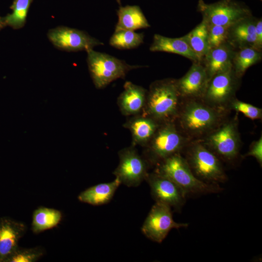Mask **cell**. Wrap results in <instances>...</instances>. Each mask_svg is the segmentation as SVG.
Listing matches in <instances>:
<instances>
[{
	"label": "cell",
	"instance_id": "1",
	"mask_svg": "<svg viewBox=\"0 0 262 262\" xmlns=\"http://www.w3.org/2000/svg\"><path fill=\"white\" fill-rule=\"evenodd\" d=\"M230 112L211 106L202 99L182 100L174 121L187 139L198 141L217 128Z\"/></svg>",
	"mask_w": 262,
	"mask_h": 262
},
{
	"label": "cell",
	"instance_id": "2",
	"mask_svg": "<svg viewBox=\"0 0 262 262\" xmlns=\"http://www.w3.org/2000/svg\"><path fill=\"white\" fill-rule=\"evenodd\" d=\"M154 171L175 183L187 197L219 193L223 190L220 185L207 183L197 179L180 153L174 154L157 164Z\"/></svg>",
	"mask_w": 262,
	"mask_h": 262
},
{
	"label": "cell",
	"instance_id": "3",
	"mask_svg": "<svg viewBox=\"0 0 262 262\" xmlns=\"http://www.w3.org/2000/svg\"><path fill=\"white\" fill-rule=\"evenodd\" d=\"M181 101L176 79L157 80L150 85L144 109L146 115L160 123L174 121Z\"/></svg>",
	"mask_w": 262,
	"mask_h": 262
},
{
	"label": "cell",
	"instance_id": "4",
	"mask_svg": "<svg viewBox=\"0 0 262 262\" xmlns=\"http://www.w3.org/2000/svg\"><path fill=\"white\" fill-rule=\"evenodd\" d=\"M180 154L194 175L200 180L220 185L228 180L223 163L200 141H189Z\"/></svg>",
	"mask_w": 262,
	"mask_h": 262
},
{
	"label": "cell",
	"instance_id": "5",
	"mask_svg": "<svg viewBox=\"0 0 262 262\" xmlns=\"http://www.w3.org/2000/svg\"><path fill=\"white\" fill-rule=\"evenodd\" d=\"M238 124L236 112L233 117L229 116L217 128L198 141L222 163L233 165L241 157L242 141Z\"/></svg>",
	"mask_w": 262,
	"mask_h": 262
},
{
	"label": "cell",
	"instance_id": "6",
	"mask_svg": "<svg viewBox=\"0 0 262 262\" xmlns=\"http://www.w3.org/2000/svg\"><path fill=\"white\" fill-rule=\"evenodd\" d=\"M87 62L89 73L95 87L98 89L105 87L111 82L123 79L131 70L144 67L130 65L105 53L87 50Z\"/></svg>",
	"mask_w": 262,
	"mask_h": 262
},
{
	"label": "cell",
	"instance_id": "7",
	"mask_svg": "<svg viewBox=\"0 0 262 262\" xmlns=\"http://www.w3.org/2000/svg\"><path fill=\"white\" fill-rule=\"evenodd\" d=\"M189 141L175 121L162 123L147 145L148 160L156 165L167 157L180 153Z\"/></svg>",
	"mask_w": 262,
	"mask_h": 262
},
{
	"label": "cell",
	"instance_id": "8",
	"mask_svg": "<svg viewBox=\"0 0 262 262\" xmlns=\"http://www.w3.org/2000/svg\"><path fill=\"white\" fill-rule=\"evenodd\" d=\"M197 9L208 25L230 26L252 16L247 6L234 0H220L212 3L199 0Z\"/></svg>",
	"mask_w": 262,
	"mask_h": 262
},
{
	"label": "cell",
	"instance_id": "9",
	"mask_svg": "<svg viewBox=\"0 0 262 262\" xmlns=\"http://www.w3.org/2000/svg\"><path fill=\"white\" fill-rule=\"evenodd\" d=\"M241 79L233 68L214 75L209 80L202 100L211 106L230 111L229 106L236 98Z\"/></svg>",
	"mask_w": 262,
	"mask_h": 262
},
{
	"label": "cell",
	"instance_id": "10",
	"mask_svg": "<svg viewBox=\"0 0 262 262\" xmlns=\"http://www.w3.org/2000/svg\"><path fill=\"white\" fill-rule=\"evenodd\" d=\"M188 223H177L173 219L171 208L156 202L142 228L144 234L153 241L160 243L173 229L186 228Z\"/></svg>",
	"mask_w": 262,
	"mask_h": 262
},
{
	"label": "cell",
	"instance_id": "11",
	"mask_svg": "<svg viewBox=\"0 0 262 262\" xmlns=\"http://www.w3.org/2000/svg\"><path fill=\"white\" fill-rule=\"evenodd\" d=\"M119 163L113 174L121 183L136 187L145 180L148 163L138 153L134 147L125 148L118 153Z\"/></svg>",
	"mask_w": 262,
	"mask_h": 262
},
{
	"label": "cell",
	"instance_id": "12",
	"mask_svg": "<svg viewBox=\"0 0 262 262\" xmlns=\"http://www.w3.org/2000/svg\"><path fill=\"white\" fill-rule=\"evenodd\" d=\"M47 36L55 48L66 51H87L97 46L103 45L84 31L66 26L49 30Z\"/></svg>",
	"mask_w": 262,
	"mask_h": 262
},
{
	"label": "cell",
	"instance_id": "13",
	"mask_svg": "<svg viewBox=\"0 0 262 262\" xmlns=\"http://www.w3.org/2000/svg\"><path fill=\"white\" fill-rule=\"evenodd\" d=\"M145 180L156 202L166 204L178 212L181 210L187 196L175 183L155 171L148 173Z\"/></svg>",
	"mask_w": 262,
	"mask_h": 262
},
{
	"label": "cell",
	"instance_id": "14",
	"mask_svg": "<svg viewBox=\"0 0 262 262\" xmlns=\"http://www.w3.org/2000/svg\"><path fill=\"white\" fill-rule=\"evenodd\" d=\"M209 78L201 62H193L186 73L176 80V85L181 100L202 99Z\"/></svg>",
	"mask_w": 262,
	"mask_h": 262
},
{
	"label": "cell",
	"instance_id": "15",
	"mask_svg": "<svg viewBox=\"0 0 262 262\" xmlns=\"http://www.w3.org/2000/svg\"><path fill=\"white\" fill-rule=\"evenodd\" d=\"M27 230L23 222L7 217L0 218V262H5L18 246Z\"/></svg>",
	"mask_w": 262,
	"mask_h": 262
},
{
	"label": "cell",
	"instance_id": "16",
	"mask_svg": "<svg viewBox=\"0 0 262 262\" xmlns=\"http://www.w3.org/2000/svg\"><path fill=\"white\" fill-rule=\"evenodd\" d=\"M235 49L228 42L209 49L201 62L209 79L217 74L232 68Z\"/></svg>",
	"mask_w": 262,
	"mask_h": 262
},
{
	"label": "cell",
	"instance_id": "17",
	"mask_svg": "<svg viewBox=\"0 0 262 262\" xmlns=\"http://www.w3.org/2000/svg\"><path fill=\"white\" fill-rule=\"evenodd\" d=\"M147 90L131 82H126L124 90L119 95L117 103L122 114L125 115H136L144 108Z\"/></svg>",
	"mask_w": 262,
	"mask_h": 262
},
{
	"label": "cell",
	"instance_id": "18",
	"mask_svg": "<svg viewBox=\"0 0 262 262\" xmlns=\"http://www.w3.org/2000/svg\"><path fill=\"white\" fill-rule=\"evenodd\" d=\"M256 18L251 16L244 18L229 27L228 43L234 49L253 47L256 46Z\"/></svg>",
	"mask_w": 262,
	"mask_h": 262
},
{
	"label": "cell",
	"instance_id": "19",
	"mask_svg": "<svg viewBox=\"0 0 262 262\" xmlns=\"http://www.w3.org/2000/svg\"><path fill=\"white\" fill-rule=\"evenodd\" d=\"M160 124L154 119L146 115L130 118L124 124V127L130 131L133 146H147Z\"/></svg>",
	"mask_w": 262,
	"mask_h": 262
},
{
	"label": "cell",
	"instance_id": "20",
	"mask_svg": "<svg viewBox=\"0 0 262 262\" xmlns=\"http://www.w3.org/2000/svg\"><path fill=\"white\" fill-rule=\"evenodd\" d=\"M149 50L175 53L185 57L193 62H200L196 53L182 36L170 38L155 34Z\"/></svg>",
	"mask_w": 262,
	"mask_h": 262
},
{
	"label": "cell",
	"instance_id": "21",
	"mask_svg": "<svg viewBox=\"0 0 262 262\" xmlns=\"http://www.w3.org/2000/svg\"><path fill=\"white\" fill-rule=\"evenodd\" d=\"M121 183L119 179L116 178L111 182L91 186L82 192L78 199L81 202L94 206L106 204L112 199Z\"/></svg>",
	"mask_w": 262,
	"mask_h": 262
},
{
	"label": "cell",
	"instance_id": "22",
	"mask_svg": "<svg viewBox=\"0 0 262 262\" xmlns=\"http://www.w3.org/2000/svg\"><path fill=\"white\" fill-rule=\"evenodd\" d=\"M117 14L118 19L115 31L126 30L135 31L150 26L139 6H120Z\"/></svg>",
	"mask_w": 262,
	"mask_h": 262
},
{
	"label": "cell",
	"instance_id": "23",
	"mask_svg": "<svg viewBox=\"0 0 262 262\" xmlns=\"http://www.w3.org/2000/svg\"><path fill=\"white\" fill-rule=\"evenodd\" d=\"M62 218V213L58 210L39 207L33 213L31 229L33 233L39 234L56 227Z\"/></svg>",
	"mask_w": 262,
	"mask_h": 262
},
{
	"label": "cell",
	"instance_id": "24",
	"mask_svg": "<svg viewBox=\"0 0 262 262\" xmlns=\"http://www.w3.org/2000/svg\"><path fill=\"white\" fill-rule=\"evenodd\" d=\"M182 37L201 62L210 49L207 23L202 20L191 32Z\"/></svg>",
	"mask_w": 262,
	"mask_h": 262
},
{
	"label": "cell",
	"instance_id": "25",
	"mask_svg": "<svg viewBox=\"0 0 262 262\" xmlns=\"http://www.w3.org/2000/svg\"><path fill=\"white\" fill-rule=\"evenodd\" d=\"M262 51L253 47L236 49L232 60V68L236 75L241 79L251 66L261 61Z\"/></svg>",
	"mask_w": 262,
	"mask_h": 262
},
{
	"label": "cell",
	"instance_id": "26",
	"mask_svg": "<svg viewBox=\"0 0 262 262\" xmlns=\"http://www.w3.org/2000/svg\"><path fill=\"white\" fill-rule=\"evenodd\" d=\"M143 33L126 30L115 31L109 40L110 45L119 49H130L137 48L144 43Z\"/></svg>",
	"mask_w": 262,
	"mask_h": 262
},
{
	"label": "cell",
	"instance_id": "27",
	"mask_svg": "<svg viewBox=\"0 0 262 262\" xmlns=\"http://www.w3.org/2000/svg\"><path fill=\"white\" fill-rule=\"evenodd\" d=\"M33 0H14L11 6L12 12L4 17L6 26L19 29L26 23L28 13Z\"/></svg>",
	"mask_w": 262,
	"mask_h": 262
},
{
	"label": "cell",
	"instance_id": "28",
	"mask_svg": "<svg viewBox=\"0 0 262 262\" xmlns=\"http://www.w3.org/2000/svg\"><path fill=\"white\" fill-rule=\"evenodd\" d=\"M45 249L41 246L22 248L18 246L5 262H34L42 257Z\"/></svg>",
	"mask_w": 262,
	"mask_h": 262
},
{
	"label": "cell",
	"instance_id": "29",
	"mask_svg": "<svg viewBox=\"0 0 262 262\" xmlns=\"http://www.w3.org/2000/svg\"><path fill=\"white\" fill-rule=\"evenodd\" d=\"M208 26L210 49L219 47L228 42L230 26L212 25Z\"/></svg>",
	"mask_w": 262,
	"mask_h": 262
},
{
	"label": "cell",
	"instance_id": "30",
	"mask_svg": "<svg viewBox=\"0 0 262 262\" xmlns=\"http://www.w3.org/2000/svg\"><path fill=\"white\" fill-rule=\"evenodd\" d=\"M229 109L236 112H241L252 119H260L262 117V109L249 103L240 101L235 98L230 103Z\"/></svg>",
	"mask_w": 262,
	"mask_h": 262
},
{
	"label": "cell",
	"instance_id": "31",
	"mask_svg": "<svg viewBox=\"0 0 262 262\" xmlns=\"http://www.w3.org/2000/svg\"><path fill=\"white\" fill-rule=\"evenodd\" d=\"M252 156L254 157L259 163L260 166H262V136L257 140L253 141L249 146V150L247 153L242 156V158Z\"/></svg>",
	"mask_w": 262,
	"mask_h": 262
},
{
	"label": "cell",
	"instance_id": "32",
	"mask_svg": "<svg viewBox=\"0 0 262 262\" xmlns=\"http://www.w3.org/2000/svg\"><path fill=\"white\" fill-rule=\"evenodd\" d=\"M256 46L257 49L262 48V18L257 20L255 26Z\"/></svg>",
	"mask_w": 262,
	"mask_h": 262
},
{
	"label": "cell",
	"instance_id": "33",
	"mask_svg": "<svg viewBox=\"0 0 262 262\" xmlns=\"http://www.w3.org/2000/svg\"><path fill=\"white\" fill-rule=\"evenodd\" d=\"M5 26H6V25L4 21V17L0 16V30Z\"/></svg>",
	"mask_w": 262,
	"mask_h": 262
},
{
	"label": "cell",
	"instance_id": "34",
	"mask_svg": "<svg viewBox=\"0 0 262 262\" xmlns=\"http://www.w3.org/2000/svg\"></svg>",
	"mask_w": 262,
	"mask_h": 262
}]
</instances>
